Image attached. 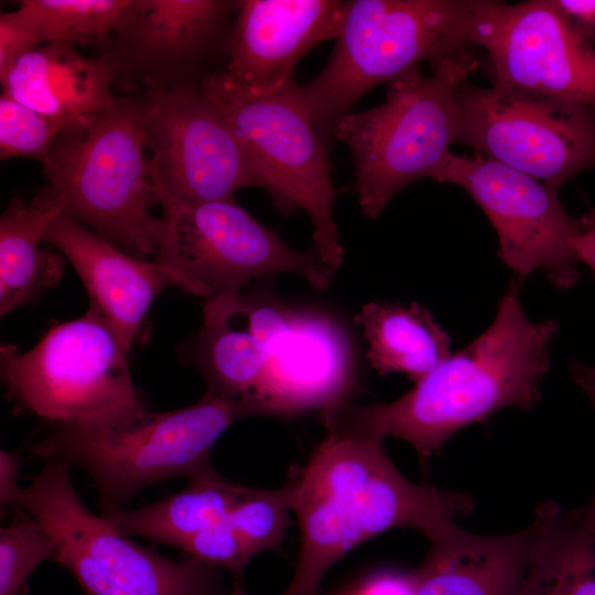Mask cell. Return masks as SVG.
<instances>
[{"label": "cell", "instance_id": "cell-1", "mask_svg": "<svg viewBox=\"0 0 595 595\" xmlns=\"http://www.w3.org/2000/svg\"><path fill=\"white\" fill-rule=\"evenodd\" d=\"M519 290L520 284L511 282L490 326L396 401L364 407L345 402L323 411L327 432L394 436L425 459L457 431L498 410L531 408L541 397L558 325L529 320Z\"/></svg>", "mask_w": 595, "mask_h": 595}, {"label": "cell", "instance_id": "cell-2", "mask_svg": "<svg viewBox=\"0 0 595 595\" xmlns=\"http://www.w3.org/2000/svg\"><path fill=\"white\" fill-rule=\"evenodd\" d=\"M382 441L327 432L307 465L291 475L301 547L283 595H320L327 570L383 531L410 527L432 540L474 509L466 494L409 482Z\"/></svg>", "mask_w": 595, "mask_h": 595}, {"label": "cell", "instance_id": "cell-3", "mask_svg": "<svg viewBox=\"0 0 595 595\" xmlns=\"http://www.w3.org/2000/svg\"><path fill=\"white\" fill-rule=\"evenodd\" d=\"M148 150L145 101L117 99L95 121L60 132L40 193L123 252L156 258L162 223L151 214L160 201Z\"/></svg>", "mask_w": 595, "mask_h": 595}, {"label": "cell", "instance_id": "cell-4", "mask_svg": "<svg viewBox=\"0 0 595 595\" xmlns=\"http://www.w3.org/2000/svg\"><path fill=\"white\" fill-rule=\"evenodd\" d=\"M250 416L246 405L208 392L191 407L125 415L82 424L53 425L31 452L80 466L93 478L102 512L121 506L145 487L184 476L216 472L210 452L236 421Z\"/></svg>", "mask_w": 595, "mask_h": 595}, {"label": "cell", "instance_id": "cell-5", "mask_svg": "<svg viewBox=\"0 0 595 595\" xmlns=\"http://www.w3.org/2000/svg\"><path fill=\"white\" fill-rule=\"evenodd\" d=\"M478 67L463 50L431 65L412 68L390 82L383 102L340 117L333 138L354 162L355 188L363 214L377 218L411 183L433 178L456 137V98Z\"/></svg>", "mask_w": 595, "mask_h": 595}, {"label": "cell", "instance_id": "cell-6", "mask_svg": "<svg viewBox=\"0 0 595 595\" xmlns=\"http://www.w3.org/2000/svg\"><path fill=\"white\" fill-rule=\"evenodd\" d=\"M472 0H350L324 68L303 87L327 145L337 120L376 86L469 45Z\"/></svg>", "mask_w": 595, "mask_h": 595}, {"label": "cell", "instance_id": "cell-7", "mask_svg": "<svg viewBox=\"0 0 595 595\" xmlns=\"http://www.w3.org/2000/svg\"><path fill=\"white\" fill-rule=\"evenodd\" d=\"M71 464L46 458L15 507L37 520L85 595H226L219 569L194 559L174 561L134 542L93 513L71 478Z\"/></svg>", "mask_w": 595, "mask_h": 595}, {"label": "cell", "instance_id": "cell-8", "mask_svg": "<svg viewBox=\"0 0 595 595\" xmlns=\"http://www.w3.org/2000/svg\"><path fill=\"white\" fill-rule=\"evenodd\" d=\"M198 91L225 118L277 191V208L305 210L314 227V245L334 271L344 248L334 219L336 192L331 164L303 87L294 80L271 95L253 94L225 71L202 77Z\"/></svg>", "mask_w": 595, "mask_h": 595}, {"label": "cell", "instance_id": "cell-9", "mask_svg": "<svg viewBox=\"0 0 595 595\" xmlns=\"http://www.w3.org/2000/svg\"><path fill=\"white\" fill-rule=\"evenodd\" d=\"M0 375L19 409L53 425L111 420L143 407L127 351L93 305L78 318L52 324L28 351L2 344Z\"/></svg>", "mask_w": 595, "mask_h": 595}, {"label": "cell", "instance_id": "cell-10", "mask_svg": "<svg viewBox=\"0 0 595 595\" xmlns=\"http://www.w3.org/2000/svg\"><path fill=\"white\" fill-rule=\"evenodd\" d=\"M162 207L155 260L178 274L202 298L238 296L278 273H293L316 289L327 288L336 271L312 247L291 248L237 202H186L156 188Z\"/></svg>", "mask_w": 595, "mask_h": 595}, {"label": "cell", "instance_id": "cell-11", "mask_svg": "<svg viewBox=\"0 0 595 595\" xmlns=\"http://www.w3.org/2000/svg\"><path fill=\"white\" fill-rule=\"evenodd\" d=\"M455 142L559 190L595 167V112L465 83L456 98Z\"/></svg>", "mask_w": 595, "mask_h": 595}, {"label": "cell", "instance_id": "cell-12", "mask_svg": "<svg viewBox=\"0 0 595 595\" xmlns=\"http://www.w3.org/2000/svg\"><path fill=\"white\" fill-rule=\"evenodd\" d=\"M468 42L487 52L493 86L595 112V47L555 0H472Z\"/></svg>", "mask_w": 595, "mask_h": 595}, {"label": "cell", "instance_id": "cell-13", "mask_svg": "<svg viewBox=\"0 0 595 595\" xmlns=\"http://www.w3.org/2000/svg\"><path fill=\"white\" fill-rule=\"evenodd\" d=\"M432 180L473 197L497 232L500 260L519 275L543 270L558 289L578 280L571 242L582 223L564 209L558 188L478 152H451Z\"/></svg>", "mask_w": 595, "mask_h": 595}, {"label": "cell", "instance_id": "cell-14", "mask_svg": "<svg viewBox=\"0 0 595 595\" xmlns=\"http://www.w3.org/2000/svg\"><path fill=\"white\" fill-rule=\"evenodd\" d=\"M156 188L186 202H236L242 188L277 191L220 112L193 88L160 89L145 101Z\"/></svg>", "mask_w": 595, "mask_h": 595}, {"label": "cell", "instance_id": "cell-15", "mask_svg": "<svg viewBox=\"0 0 595 595\" xmlns=\"http://www.w3.org/2000/svg\"><path fill=\"white\" fill-rule=\"evenodd\" d=\"M354 358L339 322L318 310L296 309L290 328L268 350L246 405L251 415L291 416L343 404L355 386Z\"/></svg>", "mask_w": 595, "mask_h": 595}, {"label": "cell", "instance_id": "cell-16", "mask_svg": "<svg viewBox=\"0 0 595 595\" xmlns=\"http://www.w3.org/2000/svg\"><path fill=\"white\" fill-rule=\"evenodd\" d=\"M225 72L253 94L271 95L293 80L299 61L312 47L335 39L345 1L242 0Z\"/></svg>", "mask_w": 595, "mask_h": 595}, {"label": "cell", "instance_id": "cell-17", "mask_svg": "<svg viewBox=\"0 0 595 595\" xmlns=\"http://www.w3.org/2000/svg\"><path fill=\"white\" fill-rule=\"evenodd\" d=\"M44 244L71 262L95 306L128 353L156 296L176 286L193 294L191 284L171 268L123 252L66 214L47 228Z\"/></svg>", "mask_w": 595, "mask_h": 595}, {"label": "cell", "instance_id": "cell-18", "mask_svg": "<svg viewBox=\"0 0 595 595\" xmlns=\"http://www.w3.org/2000/svg\"><path fill=\"white\" fill-rule=\"evenodd\" d=\"M112 78L109 58L85 56L68 42L41 45L0 76L2 94L64 129L90 123L113 107Z\"/></svg>", "mask_w": 595, "mask_h": 595}, {"label": "cell", "instance_id": "cell-19", "mask_svg": "<svg viewBox=\"0 0 595 595\" xmlns=\"http://www.w3.org/2000/svg\"><path fill=\"white\" fill-rule=\"evenodd\" d=\"M430 541L425 559L408 574L412 595H517L528 529L487 537L452 524Z\"/></svg>", "mask_w": 595, "mask_h": 595}, {"label": "cell", "instance_id": "cell-20", "mask_svg": "<svg viewBox=\"0 0 595 595\" xmlns=\"http://www.w3.org/2000/svg\"><path fill=\"white\" fill-rule=\"evenodd\" d=\"M529 530L517 595H595V524L584 508L543 501Z\"/></svg>", "mask_w": 595, "mask_h": 595}, {"label": "cell", "instance_id": "cell-21", "mask_svg": "<svg viewBox=\"0 0 595 595\" xmlns=\"http://www.w3.org/2000/svg\"><path fill=\"white\" fill-rule=\"evenodd\" d=\"M63 207L40 192L28 204L13 198L0 217V316L55 289L66 267L65 256L52 246L41 247Z\"/></svg>", "mask_w": 595, "mask_h": 595}, {"label": "cell", "instance_id": "cell-22", "mask_svg": "<svg viewBox=\"0 0 595 595\" xmlns=\"http://www.w3.org/2000/svg\"><path fill=\"white\" fill-rule=\"evenodd\" d=\"M380 375L402 372L415 382L451 356L450 335L423 306L370 302L355 315Z\"/></svg>", "mask_w": 595, "mask_h": 595}, {"label": "cell", "instance_id": "cell-23", "mask_svg": "<svg viewBox=\"0 0 595 595\" xmlns=\"http://www.w3.org/2000/svg\"><path fill=\"white\" fill-rule=\"evenodd\" d=\"M251 490L214 472L188 479L183 490L158 502L101 516L130 537L182 549L195 534L226 519Z\"/></svg>", "mask_w": 595, "mask_h": 595}, {"label": "cell", "instance_id": "cell-24", "mask_svg": "<svg viewBox=\"0 0 595 595\" xmlns=\"http://www.w3.org/2000/svg\"><path fill=\"white\" fill-rule=\"evenodd\" d=\"M190 348V360L204 376L206 392L246 404L261 379L268 351L246 323L245 328L234 326L224 296L206 302L203 327Z\"/></svg>", "mask_w": 595, "mask_h": 595}, {"label": "cell", "instance_id": "cell-25", "mask_svg": "<svg viewBox=\"0 0 595 595\" xmlns=\"http://www.w3.org/2000/svg\"><path fill=\"white\" fill-rule=\"evenodd\" d=\"M229 2L136 0L128 31L145 54L176 57L202 48L218 30Z\"/></svg>", "mask_w": 595, "mask_h": 595}, {"label": "cell", "instance_id": "cell-26", "mask_svg": "<svg viewBox=\"0 0 595 595\" xmlns=\"http://www.w3.org/2000/svg\"><path fill=\"white\" fill-rule=\"evenodd\" d=\"M134 4L136 0H23L14 13L40 46L84 44L123 31Z\"/></svg>", "mask_w": 595, "mask_h": 595}, {"label": "cell", "instance_id": "cell-27", "mask_svg": "<svg viewBox=\"0 0 595 595\" xmlns=\"http://www.w3.org/2000/svg\"><path fill=\"white\" fill-rule=\"evenodd\" d=\"M53 555L51 536L29 515L1 528L0 595H26L29 576Z\"/></svg>", "mask_w": 595, "mask_h": 595}, {"label": "cell", "instance_id": "cell-28", "mask_svg": "<svg viewBox=\"0 0 595 595\" xmlns=\"http://www.w3.org/2000/svg\"><path fill=\"white\" fill-rule=\"evenodd\" d=\"M292 480L274 490L252 489L228 516L229 522L255 555L277 548L288 528L292 510Z\"/></svg>", "mask_w": 595, "mask_h": 595}, {"label": "cell", "instance_id": "cell-29", "mask_svg": "<svg viewBox=\"0 0 595 595\" xmlns=\"http://www.w3.org/2000/svg\"><path fill=\"white\" fill-rule=\"evenodd\" d=\"M64 128L48 117L2 94L0 98V156L29 158L42 164Z\"/></svg>", "mask_w": 595, "mask_h": 595}, {"label": "cell", "instance_id": "cell-30", "mask_svg": "<svg viewBox=\"0 0 595 595\" xmlns=\"http://www.w3.org/2000/svg\"><path fill=\"white\" fill-rule=\"evenodd\" d=\"M181 550L201 563L226 570L235 587L241 586L245 569L256 556L228 517L195 534Z\"/></svg>", "mask_w": 595, "mask_h": 595}, {"label": "cell", "instance_id": "cell-31", "mask_svg": "<svg viewBox=\"0 0 595 595\" xmlns=\"http://www.w3.org/2000/svg\"><path fill=\"white\" fill-rule=\"evenodd\" d=\"M32 33L18 19L14 11L0 15V76L24 54L39 47Z\"/></svg>", "mask_w": 595, "mask_h": 595}, {"label": "cell", "instance_id": "cell-32", "mask_svg": "<svg viewBox=\"0 0 595 595\" xmlns=\"http://www.w3.org/2000/svg\"><path fill=\"white\" fill-rule=\"evenodd\" d=\"M21 459L18 452L0 451V502L1 509L15 506L21 493L18 477Z\"/></svg>", "mask_w": 595, "mask_h": 595}, {"label": "cell", "instance_id": "cell-33", "mask_svg": "<svg viewBox=\"0 0 595 595\" xmlns=\"http://www.w3.org/2000/svg\"><path fill=\"white\" fill-rule=\"evenodd\" d=\"M580 218L582 228L572 239L571 247L577 261L585 263L595 274V208H588Z\"/></svg>", "mask_w": 595, "mask_h": 595}, {"label": "cell", "instance_id": "cell-34", "mask_svg": "<svg viewBox=\"0 0 595 595\" xmlns=\"http://www.w3.org/2000/svg\"><path fill=\"white\" fill-rule=\"evenodd\" d=\"M570 372L573 380L584 391L595 409V367L573 361L570 365ZM584 510L595 523V497L584 507Z\"/></svg>", "mask_w": 595, "mask_h": 595}, {"label": "cell", "instance_id": "cell-35", "mask_svg": "<svg viewBox=\"0 0 595 595\" xmlns=\"http://www.w3.org/2000/svg\"><path fill=\"white\" fill-rule=\"evenodd\" d=\"M226 595H246L245 591L242 589V587H235L231 589V592L227 593Z\"/></svg>", "mask_w": 595, "mask_h": 595}, {"label": "cell", "instance_id": "cell-36", "mask_svg": "<svg viewBox=\"0 0 595 595\" xmlns=\"http://www.w3.org/2000/svg\"><path fill=\"white\" fill-rule=\"evenodd\" d=\"M587 35H588L589 40L595 39V19L593 20V22H592V24H591V26L588 29Z\"/></svg>", "mask_w": 595, "mask_h": 595}]
</instances>
